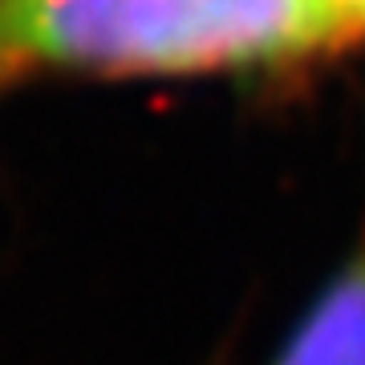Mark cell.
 <instances>
[{
  "instance_id": "obj_3",
  "label": "cell",
  "mask_w": 365,
  "mask_h": 365,
  "mask_svg": "<svg viewBox=\"0 0 365 365\" xmlns=\"http://www.w3.org/2000/svg\"><path fill=\"white\" fill-rule=\"evenodd\" d=\"M13 73H9V69H4V66H0V90H9V86H13Z\"/></svg>"
},
{
  "instance_id": "obj_1",
  "label": "cell",
  "mask_w": 365,
  "mask_h": 365,
  "mask_svg": "<svg viewBox=\"0 0 365 365\" xmlns=\"http://www.w3.org/2000/svg\"><path fill=\"white\" fill-rule=\"evenodd\" d=\"M357 33L349 0H0V66L13 78L272 73Z\"/></svg>"
},
{
  "instance_id": "obj_2",
  "label": "cell",
  "mask_w": 365,
  "mask_h": 365,
  "mask_svg": "<svg viewBox=\"0 0 365 365\" xmlns=\"http://www.w3.org/2000/svg\"><path fill=\"white\" fill-rule=\"evenodd\" d=\"M272 365H365V232Z\"/></svg>"
}]
</instances>
